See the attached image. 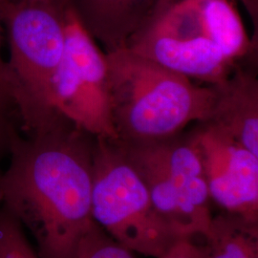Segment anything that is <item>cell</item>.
<instances>
[{
	"label": "cell",
	"instance_id": "cell-4",
	"mask_svg": "<svg viewBox=\"0 0 258 258\" xmlns=\"http://www.w3.org/2000/svg\"><path fill=\"white\" fill-rule=\"evenodd\" d=\"M66 3L0 6L10 47L9 60L2 70L1 100L25 134L57 114L52 102L53 82L63 53Z\"/></svg>",
	"mask_w": 258,
	"mask_h": 258
},
{
	"label": "cell",
	"instance_id": "cell-17",
	"mask_svg": "<svg viewBox=\"0 0 258 258\" xmlns=\"http://www.w3.org/2000/svg\"><path fill=\"white\" fill-rule=\"evenodd\" d=\"M67 0H25L28 3H53V4H63Z\"/></svg>",
	"mask_w": 258,
	"mask_h": 258
},
{
	"label": "cell",
	"instance_id": "cell-7",
	"mask_svg": "<svg viewBox=\"0 0 258 258\" xmlns=\"http://www.w3.org/2000/svg\"><path fill=\"white\" fill-rule=\"evenodd\" d=\"M64 47L53 82V107L95 137L118 139L111 120L106 53L66 3Z\"/></svg>",
	"mask_w": 258,
	"mask_h": 258
},
{
	"label": "cell",
	"instance_id": "cell-11",
	"mask_svg": "<svg viewBox=\"0 0 258 258\" xmlns=\"http://www.w3.org/2000/svg\"><path fill=\"white\" fill-rule=\"evenodd\" d=\"M200 236L201 258H258V221L225 212Z\"/></svg>",
	"mask_w": 258,
	"mask_h": 258
},
{
	"label": "cell",
	"instance_id": "cell-1",
	"mask_svg": "<svg viewBox=\"0 0 258 258\" xmlns=\"http://www.w3.org/2000/svg\"><path fill=\"white\" fill-rule=\"evenodd\" d=\"M95 139L59 113L24 136L11 129L0 206L32 233L39 258H74L94 224Z\"/></svg>",
	"mask_w": 258,
	"mask_h": 258
},
{
	"label": "cell",
	"instance_id": "cell-13",
	"mask_svg": "<svg viewBox=\"0 0 258 258\" xmlns=\"http://www.w3.org/2000/svg\"><path fill=\"white\" fill-rule=\"evenodd\" d=\"M74 258H133L131 251L100 228L95 222L81 240Z\"/></svg>",
	"mask_w": 258,
	"mask_h": 258
},
{
	"label": "cell",
	"instance_id": "cell-9",
	"mask_svg": "<svg viewBox=\"0 0 258 258\" xmlns=\"http://www.w3.org/2000/svg\"><path fill=\"white\" fill-rule=\"evenodd\" d=\"M212 86L214 99L206 120L258 156V80L254 70L237 63L224 81Z\"/></svg>",
	"mask_w": 258,
	"mask_h": 258
},
{
	"label": "cell",
	"instance_id": "cell-18",
	"mask_svg": "<svg viewBox=\"0 0 258 258\" xmlns=\"http://www.w3.org/2000/svg\"><path fill=\"white\" fill-rule=\"evenodd\" d=\"M21 2H25V0H0V6L4 4H19Z\"/></svg>",
	"mask_w": 258,
	"mask_h": 258
},
{
	"label": "cell",
	"instance_id": "cell-10",
	"mask_svg": "<svg viewBox=\"0 0 258 258\" xmlns=\"http://www.w3.org/2000/svg\"><path fill=\"white\" fill-rule=\"evenodd\" d=\"M159 0H67L83 29L104 52L127 46L151 19Z\"/></svg>",
	"mask_w": 258,
	"mask_h": 258
},
{
	"label": "cell",
	"instance_id": "cell-3",
	"mask_svg": "<svg viewBox=\"0 0 258 258\" xmlns=\"http://www.w3.org/2000/svg\"><path fill=\"white\" fill-rule=\"evenodd\" d=\"M111 120L124 142L167 138L207 120L214 89L137 54L128 47L106 53Z\"/></svg>",
	"mask_w": 258,
	"mask_h": 258
},
{
	"label": "cell",
	"instance_id": "cell-16",
	"mask_svg": "<svg viewBox=\"0 0 258 258\" xmlns=\"http://www.w3.org/2000/svg\"><path fill=\"white\" fill-rule=\"evenodd\" d=\"M244 7L249 12V16L251 17L252 20H255V24L257 23V0H238Z\"/></svg>",
	"mask_w": 258,
	"mask_h": 258
},
{
	"label": "cell",
	"instance_id": "cell-5",
	"mask_svg": "<svg viewBox=\"0 0 258 258\" xmlns=\"http://www.w3.org/2000/svg\"><path fill=\"white\" fill-rule=\"evenodd\" d=\"M91 212L93 221L131 252L159 258L178 239L119 139H95Z\"/></svg>",
	"mask_w": 258,
	"mask_h": 258
},
{
	"label": "cell",
	"instance_id": "cell-14",
	"mask_svg": "<svg viewBox=\"0 0 258 258\" xmlns=\"http://www.w3.org/2000/svg\"><path fill=\"white\" fill-rule=\"evenodd\" d=\"M159 258H201V253L194 238H180Z\"/></svg>",
	"mask_w": 258,
	"mask_h": 258
},
{
	"label": "cell",
	"instance_id": "cell-15",
	"mask_svg": "<svg viewBox=\"0 0 258 258\" xmlns=\"http://www.w3.org/2000/svg\"><path fill=\"white\" fill-rule=\"evenodd\" d=\"M15 121L13 115L8 111L0 109V182L3 176V160L9 153L10 132Z\"/></svg>",
	"mask_w": 258,
	"mask_h": 258
},
{
	"label": "cell",
	"instance_id": "cell-19",
	"mask_svg": "<svg viewBox=\"0 0 258 258\" xmlns=\"http://www.w3.org/2000/svg\"><path fill=\"white\" fill-rule=\"evenodd\" d=\"M1 22V21H0ZM3 64L4 62L1 61L0 59V109H5L3 104H2V100H1V78H2V70H3Z\"/></svg>",
	"mask_w": 258,
	"mask_h": 258
},
{
	"label": "cell",
	"instance_id": "cell-6",
	"mask_svg": "<svg viewBox=\"0 0 258 258\" xmlns=\"http://www.w3.org/2000/svg\"><path fill=\"white\" fill-rule=\"evenodd\" d=\"M119 141L176 237L203 234L212 221V199L191 131L151 141Z\"/></svg>",
	"mask_w": 258,
	"mask_h": 258
},
{
	"label": "cell",
	"instance_id": "cell-8",
	"mask_svg": "<svg viewBox=\"0 0 258 258\" xmlns=\"http://www.w3.org/2000/svg\"><path fill=\"white\" fill-rule=\"evenodd\" d=\"M211 199L226 212L258 221V156L212 122L191 130Z\"/></svg>",
	"mask_w": 258,
	"mask_h": 258
},
{
	"label": "cell",
	"instance_id": "cell-12",
	"mask_svg": "<svg viewBox=\"0 0 258 258\" xmlns=\"http://www.w3.org/2000/svg\"><path fill=\"white\" fill-rule=\"evenodd\" d=\"M0 258H39L19 222L1 206Z\"/></svg>",
	"mask_w": 258,
	"mask_h": 258
},
{
	"label": "cell",
	"instance_id": "cell-2",
	"mask_svg": "<svg viewBox=\"0 0 258 258\" xmlns=\"http://www.w3.org/2000/svg\"><path fill=\"white\" fill-rule=\"evenodd\" d=\"M126 47L210 85L224 81L254 50L231 0H171Z\"/></svg>",
	"mask_w": 258,
	"mask_h": 258
}]
</instances>
